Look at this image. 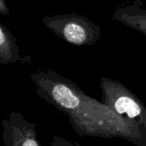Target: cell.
Listing matches in <instances>:
<instances>
[{"label": "cell", "mask_w": 146, "mask_h": 146, "mask_svg": "<svg viewBox=\"0 0 146 146\" xmlns=\"http://www.w3.org/2000/svg\"><path fill=\"white\" fill-rule=\"evenodd\" d=\"M102 102L123 118L146 130V106L119 81L102 77Z\"/></svg>", "instance_id": "obj_2"}, {"label": "cell", "mask_w": 146, "mask_h": 146, "mask_svg": "<svg viewBox=\"0 0 146 146\" xmlns=\"http://www.w3.org/2000/svg\"><path fill=\"white\" fill-rule=\"evenodd\" d=\"M19 61L31 62L32 60L29 57L23 58L21 56L16 37L0 23V64L5 65Z\"/></svg>", "instance_id": "obj_6"}, {"label": "cell", "mask_w": 146, "mask_h": 146, "mask_svg": "<svg viewBox=\"0 0 146 146\" xmlns=\"http://www.w3.org/2000/svg\"><path fill=\"white\" fill-rule=\"evenodd\" d=\"M30 77L37 95L65 114L79 136L121 138L136 146H146V130L87 96L70 79L52 69L34 72Z\"/></svg>", "instance_id": "obj_1"}, {"label": "cell", "mask_w": 146, "mask_h": 146, "mask_svg": "<svg viewBox=\"0 0 146 146\" xmlns=\"http://www.w3.org/2000/svg\"><path fill=\"white\" fill-rule=\"evenodd\" d=\"M44 25L53 34L74 46H91L100 38V27L77 13L45 17Z\"/></svg>", "instance_id": "obj_3"}, {"label": "cell", "mask_w": 146, "mask_h": 146, "mask_svg": "<svg viewBox=\"0 0 146 146\" xmlns=\"http://www.w3.org/2000/svg\"><path fill=\"white\" fill-rule=\"evenodd\" d=\"M10 12L9 7L5 0H0V15H8Z\"/></svg>", "instance_id": "obj_8"}, {"label": "cell", "mask_w": 146, "mask_h": 146, "mask_svg": "<svg viewBox=\"0 0 146 146\" xmlns=\"http://www.w3.org/2000/svg\"><path fill=\"white\" fill-rule=\"evenodd\" d=\"M2 126L5 146H40L35 124L20 113L11 111L9 118L2 120Z\"/></svg>", "instance_id": "obj_4"}, {"label": "cell", "mask_w": 146, "mask_h": 146, "mask_svg": "<svg viewBox=\"0 0 146 146\" xmlns=\"http://www.w3.org/2000/svg\"><path fill=\"white\" fill-rule=\"evenodd\" d=\"M51 146H80L78 143H71L68 141L66 138L59 137V136H53Z\"/></svg>", "instance_id": "obj_7"}, {"label": "cell", "mask_w": 146, "mask_h": 146, "mask_svg": "<svg viewBox=\"0 0 146 146\" xmlns=\"http://www.w3.org/2000/svg\"><path fill=\"white\" fill-rule=\"evenodd\" d=\"M113 19L146 36V10L133 4L121 6L113 13Z\"/></svg>", "instance_id": "obj_5"}]
</instances>
